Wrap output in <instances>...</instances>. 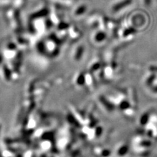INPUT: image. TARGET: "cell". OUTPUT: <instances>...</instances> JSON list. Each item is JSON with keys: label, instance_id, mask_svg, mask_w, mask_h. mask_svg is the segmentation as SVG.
<instances>
[{"label": "cell", "instance_id": "1", "mask_svg": "<svg viewBox=\"0 0 157 157\" xmlns=\"http://www.w3.org/2000/svg\"><path fill=\"white\" fill-rule=\"evenodd\" d=\"M125 22L137 32L145 30L149 26L151 18L147 13L141 10H136L128 16Z\"/></svg>", "mask_w": 157, "mask_h": 157}, {"label": "cell", "instance_id": "2", "mask_svg": "<svg viewBox=\"0 0 157 157\" xmlns=\"http://www.w3.org/2000/svg\"><path fill=\"white\" fill-rule=\"evenodd\" d=\"M134 3V0H115L109 8V12L112 15H119L130 8Z\"/></svg>", "mask_w": 157, "mask_h": 157}, {"label": "cell", "instance_id": "3", "mask_svg": "<svg viewBox=\"0 0 157 157\" xmlns=\"http://www.w3.org/2000/svg\"><path fill=\"white\" fill-rule=\"evenodd\" d=\"M105 19L106 17L100 13H92L88 17L86 20V24L88 26L92 28H100L104 29Z\"/></svg>", "mask_w": 157, "mask_h": 157}, {"label": "cell", "instance_id": "4", "mask_svg": "<svg viewBox=\"0 0 157 157\" xmlns=\"http://www.w3.org/2000/svg\"><path fill=\"white\" fill-rule=\"evenodd\" d=\"M88 6L85 3H80L73 6L71 13L73 18L75 19H81L84 17L88 11Z\"/></svg>", "mask_w": 157, "mask_h": 157}, {"label": "cell", "instance_id": "5", "mask_svg": "<svg viewBox=\"0 0 157 157\" xmlns=\"http://www.w3.org/2000/svg\"><path fill=\"white\" fill-rule=\"evenodd\" d=\"M17 10H11L7 13V20L10 26H11L15 30H18L21 28V19L18 14L17 13Z\"/></svg>", "mask_w": 157, "mask_h": 157}, {"label": "cell", "instance_id": "6", "mask_svg": "<svg viewBox=\"0 0 157 157\" xmlns=\"http://www.w3.org/2000/svg\"><path fill=\"white\" fill-rule=\"evenodd\" d=\"M54 6L62 7H71L75 5V0H48Z\"/></svg>", "mask_w": 157, "mask_h": 157}, {"label": "cell", "instance_id": "7", "mask_svg": "<svg viewBox=\"0 0 157 157\" xmlns=\"http://www.w3.org/2000/svg\"><path fill=\"white\" fill-rule=\"evenodd\" d=\"M141 4L146 8H149L151 6L153 0H140Z\"/></svg>", "mask_w": 157, "mask_h": 157}, {"label": "cell", "instance_id": "8", "mask_svg": "<svg viewBox=\"0 0 157 157\" xmlns=\"http://www.w3.org/2000/svg\"><path fill=\"white\" fill-rule=\"evenodd\" d=\"M3 71L5 73V76H6V78L7 80H9L10 77H11V73H10L11 72H10V70L6 66H3Z\"/></svg>", "mask_w": 157, "mask_h": 157}, {"label": "cell", "instance_id": "9", "mask_svg": "<svg viewBox=\"0 0 157 157\" xmlns=\"http://www.w3.org/2000/svg\"><path fill=\"white\" fill-rule=\"evenodd\" d=\"M2 62V56L1 54H0V64H1V63Z\"/></svg>", "mask_w": 157, "mask_h": 157}, {"label": "cell", "instance_id": "10", "mask_svg": "<svg viewBox=\"0 0 157 157\" xmlns=\"http://www.w3.org/2000/svg\"><path fill=\"white\" fill-rule=\"evenodd\" d=\"M0 129H1V125H0Z\"/></svg>", "mask_w": 157, "mask_h": 157}]
</instances>
